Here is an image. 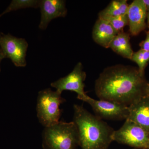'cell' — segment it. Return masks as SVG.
<instances>
[{"instance_id":"cell-8","label":"cell","mask_w":149,"mask_h":149,"mask_svg":"<svg viewBox=\"0 0 149 149\" xmlns=\"http://www.w3.org/2000/svg\"><path fill=\"white\" fill-rule=\"evenodd\" d=\"M86 74L83 70V65L78 63L72 72L65 77L51 83L52 87L56 91L62 93L63 91H69L77 93V99L83 101L87 95L84 91Z\"/></svg>"},{"instance_id":"cell-7","label":"cell","mask_w":149,"mask_h":149,"mask_svg":"<svg viewBox=\"0 0 149 149\" xmlns=\"http://www.w3.org/2000/svg\"><path fill=\"white\" fill-rule=\"evenodd\" d=\"M83 101L89 104L101 119L111 120L127 119L129 115L128 107L110 101L96 100L87 96Z\"/></svg>"},{"instance_id":"cell-14","label":"cell","mask_w":149,"mask_h":149,"mask_svg":"<svg viewBox=\"0 0 149 149\" xmlns=\"http://www.w3.org/2000/svg\"><path fill=\"white\" fill-rule=\"evenodd\" d=\"M128 6L126 0L112 1L106 8L100 13L99 16H116L127 14Z\"/></svg>"},{"instance_id":"cell-11","label":"cell","mask_w":149,"mask_h":149,"mask_svg":"<svg viewBox=\"0 0 149 149\" xmlns=\"http://www.w3.org/2000/svg\"><path fill=\"white\" fill-rule=\"evenodd\" d=\"M128 107L127 119L140 125L149 134V97L144 95Z\"/></svg>"},{"instance_id":"cell-22","label":"cell","mask_w":149,"mask_h":149,"mask_svg":"<svg viewBox=\"0 0 149 149\" xmlns=\"http://www.w3.org/2000/svg\"><path fill=\"white\" fill-rule=\"evenodd\" d=\"M147 19H148V25L149 28V11L147 15Z\"/></svg>"},{"instance_id":"cell-10","label":"cell","mask_w":149,"mask_h":149,"mask_svg":"<svg viewBox=\"0 0 149 149\" xmlns=\"http://www.w3.org/2000/svg\"><path fill=\"white\" fill-rule=\"evenodd\" d=\"M147 12L142 0H135L128 6L127 15L129 30L132 35H139L146 28Z\"/></svg>"},{"instance_id":"cell-17","label":"cell","mask_w":149,"mask_h":149,"mask_svg":"<svg viewBox=\"0 0 149 149\" xmlns=\"http://www.w3.org/2000/svg\"><path fill=\"white\" fill-rule=\"evenodd\" d=\"M130 60L138 65L139 72L144 76L145 68L149 62V52L141 49L133 53Z\"/></svg>"},{"instance_id":"cell-21","label":"cell","mask_w":149,"mask_h":149,"mask_svg":"<svg viewBox=\"0 0 149 149\" xmlns=\"http://www.w3.org/2000/svg\"><path fill=\"white\" fill-rule=\"evenodd\" d=\"M5 58L2 52L1 51L0 49V63H1V61L3 59ZM0 72H1V66H0Z\"/></svg>"},{"instance_id":"cell-20","label":"cell","mask_w":149,"mask_h":149,"mask_svg":"<svg viewBox=\"0 0 149 149\" xmlns=\"http://www.w3.org/2000/svg\"><path fill=\"white\" fill-rule=\"evenodd\" d=\"M142 1L144 3L147 11H149V0H142Z\"/></svg>"},{"instance_id":"cell-6","label":"cell","mask_w":149,"mask_h":149,"mask_svg":"<svg viewBox=\"0 0 149 149\" xmlns=\"http://www.w3.org/2000/svg\"><path fill=\"white\" fill-rule=\"evenodd\" d=\"M0 47L5 58L10 59L15 66L23 67L27 65L28 44L25 39L0 32Z\"/></svg>"},{"instance_id":"cell-16","label":"cell","mask_w":149,"mask_h":149,"mask_svg":"<svg viewBox=\"0 0 149 149\" xmlns=\"http://www.w3.org/2000/svg\"><path fill=\"white\" fill-rule=\"evenodd\" d=\"M99 18L108 22L118 33L123 31V28L128 24L127 14L116 16L99 17Z\"/></svg>"},{"instance_id":"cell-12","label":"cell","mask_w":149,"mask_h":149,"mask_svg":"<svg viewBox=\"0 0 149 149\" xmlns=\"http://www.w3.org/2000/svg\"><path fill=\"white\" fill-rule=\"evenodd\" d=\"M118 34L108 22L99 17L93 27V38L100 45L108 48Z\"/></svg>"},{"instance_id":"cell-23","label":"cell","mask_w":149,"mask_h":149,"mask_svg":"<svg viewBox=\"0 0 149 149\" xmlns=\"http://www.w3.org/2000/svg\"><path fill=\"white\" fill-rule=\"evenodd\" d=\"M137 149V148H135V149Z\"/></svg>"},{"instance_id":"cell-3","label":"cell","mask_w":149,"mask_h":149,"mask_svg":"<svg viewBox=\"0 0 149 149\" xmlns=\"http://www.w3.org/2000/svg\"><path fill=\"white\" fill-rule=\"evenodd\" d=\"M44 149H76L79 146V135L73 121L57 123L45 127L42 134Z\"/></svg>"},{"instance_id":"cell-5","label":"cell","mask_w":149,"mask_h":149,"mask_svg":"<svg viewBox=\"0 0 149 149\" xmlns=\"http://www.w3.org/2000/svg\"><path fill=\"white\" fill-rule=\"evenodd\" d=\"M112 140L119 143L137 149H149V134L143 128L129 119L119 129L114 130Z\"/></svg>"},{"instance_id":"cell-2","label":"cell","mask_w":149,"mask_h":149,"mask_svg":"<svg viewBox=\"0 0 149 149\" xmlns=\"http://www.w3.org/2000/svg\"><path fill=\"white\" fill-rule=\"evenodd\" d=\"M73 122L79 135L82 149H108L112 142L114 130L100 118L85 109L83 106L73 107Z\"/></svg>"},{"instance_id":"cell-19","label":"cell","mask_w":149,"mask_h":149,"mask_svg":"<svg viewBox=\"0 0 149 149\" xmlns=\"http://www.w3.org/2000/svg\"><path fill=\"white\" fill-rule=\"evenodd\" d=\"M146 95L149 97V82L147 83L145 88V95Z\"/></svg>"},{"instance_id":"cell-13","label":"cell","mask_w":149,"mask_h":149,"mask_svg":"<svg viewBox=\"0 0 149 149\" xmlns=\"http://www.w3.org/2000/svg\"><path fill=\"white\" fill-rule=\"evenodd\" d=\"M109 48L125 58L131 59L133 52L130 42V36L122 31L119 32L112 41Z\"/></svg>"},{"instance_id":"cell-18","label":"cell","mask_w":149,"mask_h":149,"mask_svg":"<svg viewBox=\"0 0 149 149\" xmlns=\"http://www.w3.org/2000/svg\"><path fill=\"white\" fill-rule=\"evenodd\" d=\"M141 49L149 52V31L146 33V37L144 41L140 44Z\"/></svg>"},{"instance_id":"cell-4","label":"cell","mask_w":149,"mask_h":149,"mask_svg":"<svg viewBox=\"0 0 149 149\" xmlns=\"http://www.w3.org/2000/svg\"><path fill=\"white\" fill-rule=\"evenodd\" d=\"M61 93L50 88L40 91L37 97V116L39 121L45 127L58 122L61 115L60 106L65 102Z\"/></svg>"},{"instance_id":"cell-15","label":"cell","mask_w":149,"mask_h":149,"mask_svg":"<svg viewBox=\"0 0 149 149\" xmlns=\"http://www.w3.org/2000/svg\"><path fill=\"white\" fill-rule=\"evenodd\" d=\"M40 1L39 0H13L6 9L0 14V17L6 13L20 9L38 8L40 7Z\"/></svg>"},{"instance_id":"cell-1","label":"cell","mask_w":149,"mask_h":149,"mask_svg":"<svg viewBox=\"0 0 149 149\" xmlns=\"http://www.w3.org/2000/svg\"><path fill=\"white\" fill-rule=\"evenodd\" d=\"M146 84L138 69L117 65L101 73L96 81L95 91L100 100L129 107L145 95Z\"/></svg>"},{"instance_id":"cell-9","label":"cell","mask_w":149,"mask_h":149,"mask_svg":"<svg viewBox=\"0 0 149 149\" xmlns=\"http://www.w3.org/2000/svg\"><path fill=\"white\" fill-rule=\"evenodd\" d=\"M40 8L41 18L39 28L47 29L52 19L59 17H65L67 13L65 2L63 0H41Z\"/></svg>"}]
</instances>
